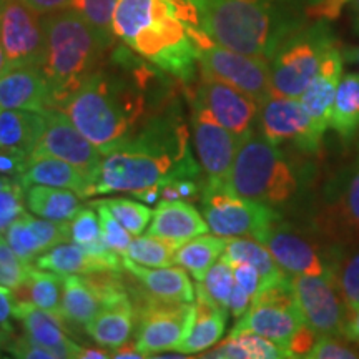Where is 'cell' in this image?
<instances>
[{
  "label": "cell",
  "instance_id": "cell-20",
  "mask_svg": "<svg viewBox=\"0 0 359 359\" xmlns=\"http://www.w3.org/2000/svg\"><path fill=\"white\" fill-rule=\"evenodd\" d=\"M341 79H343V57H341L339 48L334 45L323 60L316 77L299 97L303 109L323 133L330 128L331 110H333Z\"/></svg>",
  "mask_w": 359,
  "mask_h": 359
},
{
  "label": "cell",
  "instance_id": "cell-51",
  "mask_svg": "<svg viewBox=\"0 0 359 359\" xmlns=\"http://www.w3.org/2000/svg\"><path fill=\"white\" fill-rule=\"evenodd\" d=\"M251 303H253V296L245 288H241L238 283H235V288L231 291L230 304H228V311L235 318H241L251 308Z\"/></svg>",
  "mask_w": 359,
  "mask_h": 359
},
{
  "label": "cell",
  "instance_id": "cell-52",
  "mask_svg": "<svg viewBox=\"0 0 359 359\" xmlns=\"http://www.w3.org/2000/svg\"><path fill=\"white\" fill-rule=\"evenodd\" d=\"M15 308V293L7 286H0V327L11 330V318Z\"/></svg>",
  "mask_w": 359,
  "mask_h": 359
},
{
  "label": "cell",
  "instance_id": "cell-21",
  "mask_svg": "<svg viewBox=\"0 0 359 359\" xmlns=\"http://www.w3.org/2000/svg\"><path fill=\"white\" fill-rule=\"evenodd\" d=\"M13 318L22 321L25 334L42 346L57 353L58 359H79L82 346L74 343L64 330V320L55 314L45 311L29 302H17L13 308Z\"/></svg>",
  "mask_w": 359,
  "mask_h": 359
},
{
  "label": "cell",
  "instance_id": "cell-55",
  "mask_svg": "<svg viewBox=\"0 0 359 359\" xmlns=\"http://www.w3.org/2000/svg\"><path fill=\"white\" fill-rule=\"evenodd\" d=\"M111 358L114 359H142V358H145V354L138 351V348L135 346V341H133V344L125 343L123 346L111 349Z\"/></svg>",
  "mask_w": 359,
  "mask_h": 359
},
{
  "label": "cell",
  "instance_id": "cell-2",
  "mask_svg": "<svg viewBox=\"0 0 359 359\" xmlns=\"http://www.w3.org/2000/svg\"><path fill=\"white\" fill-rule=\"evenodd\" d=\"M200 161L190 150V132L170 105L140 132L103 160L93 175V193H137L200 177Z\"/></svg>",
  "mask_w": 359,
  "mask_h": 359
},
{
  "label": "cell",
  "instance_id": "cell-19",
  "mask_svg": "<svg viewBox=\"0 0 359 359\" xmlns=\"http://www.w3.org/2000/svg\"><path fill=\"white\" fill-rule=\"evenodd\" d=\"M195 293L190 323H188L185 336L175 349V351L185 353L187 356L205 353L218 344L224 333L228 318V313L210 298L201 281L195 285Z\"/></svg>",
  "mask_w": 359,
  "mask_h": 359
},
{
  "label": "cell",
  "instance_id": "cell-24",
  "mask_svg": "<svg viewBox=\"0 0 359 359\" xmlns=\"http://www.w3.org/2000/svg\"><path fill=\"white\" fill-rule=\"evenodd\" d=\"M20 182L24 183L25 190L32 185H48L75 191L80 198L95 195L88 173L53 156L29 158L25 172L20 175Z\"/></svg>",
  "mask_w": 359,
  "mask_h": 359
},
{
  "label": "cell",
  "instance_id": "cell-43",
  "mask_svg": "<svg viewBox=\"0 0 359 359\" xmlns=\"http://www.w3.org/2000/svg\"><path fill=\"white\" fill-rule=\"evenodd\" d=\"M231 338H235L248 353V359H283L293 358L291 353L281 344L275 341L264 338L257 333L250 331H241V333H230Z\"/></svg>",
  "mask_w": 359,
  "mask_h": 359
},
{
  "label": "cell",
  "instance_id": "cell-50",
  "mask_svg": "<svg viewBox=\"0 0 359 359\" xmlns=\"http://www.w3.org/2000/svg\"><path fill=\"white\" fill-rule=\"evenodd\" d=\"M349 0H314L308 8V15L313 19L334 20L338 19L341 8Z\"/></svg>",
  "mask_w": 359,
  "mask_h": 359
},
{
  "label": "cell",
  "instance_id": "cell-10",
  "mask_svg": "<svg viewBox=\"0 0 359 359\" xmlns=\"http://www.w3.org/2000/svg\"><path fill=\"white\" fill-rule=\"evenodd\" d=\"M291 286L304 325L318 336L344 338L349 308L331 278L293 275Z\"/></svg>",
  "mask_w": 359,
  "mask_h": 359
},
{
  "label": "cell",
  "instance_id": "cell-15",
  "mask_svg": "<svg viewBox=\"0 0 359 359\" xmlns=\"http://www.w3.org/2000/svg\"><path fill=\"white\" fill-rule=\"evenodd\" d=\"M191 100L205 107L224 128L241 140L253 133V125L259 116V105L233 85L200 72Z\"/></svg>",
  "mask_w": 359,
  "mask_h": 359
},
{
  "label": "cell",
  "instance_id": "cell-12",
  "mask_svg": "<svg viewBox=\"0 0 359 359\" xmlns=\"http://www.w3.org/2000/svg\"><path fill=\"white\" fill-rule=\"evenodd\" d=\"M191 311L193 303L165 302L151 296L137 311L138 331L135 346L145 354V358H154L156 353L175 351L185 336Z\"/></svg>",
  "mask_w": 359,
  "mask_h": 359
},
{
  "label": "cell",
  "instance_id": "cell-14",
  "mask_svg": "<svg viewBox=\"0 0 359 359\" xmlns=\"http://www.w3.org/2000/svg\"><path fill=\"white\" fill-rule=\"evenodd\" d=\"M259 127L269 142L293 143L304 154H318L323 133L303 109L299 98L273 95L259 107Z\"/></svg>",
  "mask_w": 359,
  "mask_h": 359
},
{
  "label": "cell",
  "instance_id": "cell-48",
  "mask_svg": "<svg viewBox=\"0 0 359 359\" xmlns=\"http://www.w3.org/2000/svg\"><path fill=\"white\" fill-rule=\"evenodd\" d=\"M233 268V275H235V281L241 288H245L251 296H255L262 290V275L258 273V269L251 266L248 263H230Z\"/></svg>",
  "mask_w": 359,
  "mask_h": 359
},
{
  "label": "cell",
  "instance_id": "cell-40",
  "mask_svg": "<svg viewBox=\"0 0 359 359\" xmlns=\"http://www.w3.org/2000/svg\"><path fill=\"white\" fill-rule=\"evenodd\" d=\"M32 266V263L17 257L6 236L0 235V286H7L13 291L19 290L29 278Z\"/></svg>",
  "mask_w": 359,
  "mask_h": 359
},
{
  "label": "cell",
  "instance_id": "cell-5",
  "mask_svg": "<svg viewBox=\"0 0 359 359\" xmlns=\"http://www.w3.org/2000/svg\"><path fill=\"white\" fill-rule=\"evenodd\" d=\"M45 58L40 69L50 87L52 109L60 110L103 64L109 45L74 8L42 15Z\"/></svg>",
  "mask_w": 359,
  "mask_h": 359
},
{
  "label": "cell",
  "instance_id": "cell-34",
  "mask_svg": "<svg viewBox=\"0 0 359 359\" xmlns=\"http://www.w3.org/2000/svg\"><path fill=\"white\" fill-rule=\"evenodd\" d=\"M178 248L180 245L175 243V241L147 233V235H138L133 238L123 257L150 268L173 266L175 255H177Z\"/></svg>",
  "mask_w": 359,
  "mask_h": 359
},
{
  "label": "cell",
  "instance_id": "cell-41",
  "mask_svg": "<svg viewBox=\"0 0 359 359\" xmlns=\"http://www.w3.org/2000/svg\"><path fill=\"white\" fill-rule=\"evenodd\" d=\"M90 205L97 210L98 218H100L103 243L110 246L111 250H115L116 253H120L123 257L125 251L128 250L130 243H132L133 235L115 218V215L110 212L109 206L103 205L100 200L92 201Z\"/></svg>",
  "mask_w": 359,
  "mask_h": 359
},
{
  "label": "cell",
  "instance_id": "cell-47",
  "mask_svg": "<svg viewBox=\"0 0 359 359\" xmlns=\"http://www.w3.org/2000/svg\"><path fill=\"white\" fill-rule=\"evenodd\" d=\"M7 351L12 353L13 358H22V359H58L57 353H53L52 349L42 346L30 338L29 334L22 336L8 343Z\"/></svg>",
  "mask_w": 359,
  "mask_h": 359
},
{
  "label": "cell",
  "instance_id": "cell-13",
  "mask_svg": "<svg viewBox=\"0 0 359 359\" xmlns=\"http://www.w3.org/2000/svg\"><path fill=\"white\" fill-rule=\"evenodd\" d=\"M0 39L12 67L39 65L45 58L42 15L24 0H0Z\"/></svg>",
  "mask_w": 359,
  "mask_h": 359
},
{
  "label": "cell",
  "instance_id": "cell-22",
  "mask_svg": "<svg viewBox=\"0 0 359 359\" xmlns=\"http://www.w3.org/2000/svg\"><path fill=\"white\" fill-rule=\"evenodd\" d=\"M208 231L203 215L187 200H160L148 228V235L165 238L180 246Z\"/></svg>",
  "mask_w": 359,
  "mask_h": 359
},
{
  "label": "cell",
  "instance_id": "cell-30",
  "mask_svg": "<svg viewBox=\"0 0 359 359\" xmlns=\"http://www.w3.org/2000/svg\"><path fill=\"white\" fill-rule=\"evenodd\" d=\"M228 238L218 235H200L180 246L175 264L185 268L196 281H203L208 269L223 257Z\"/></svg>",
  "mask_w": 359,
  "mask_h": 359
},
{
  "label": "cell",
  "instance_id": "cell-39",
  "mask_svg": "<svg viewBox=\"0 0 359 359\" xmlns=\"http://www.w3.org/2000/svg\"><path fill=\"white\" fill-rule=\"evenodd\" d=\"M203 283L206 293L210 294V298L218 304L219 308L228 311V304H230L231 291L235 288V275H233V268L228 262H224L223 258H219L217 263L206 273Z\"/></svg>",
  "mask_w": 359,
  "mask_h": 359
},
{
  "label": "cell",
  "instance_id": "cell-11",
  "mask_svg": "<svg viewBox=\"0 0 359 359\" xmlns=\"http://www.w3.org/2000/svg\"><path fill=\"white\" fill-rule=\"evenodd\" d=\"M191 142L206 183L228 185L241 138L224 128L205 107L191 100Z\"/></svg>",
  "mask_w": 359,
  "mask_h": 359
},
{
  "label": "cell",
  "instance_id": "cell-26",
  "mask_svg": "<svg viewBox=\"0 0 359 359\" xmlns=\"http://www.w3.org/2000/svg\"><path fill=\"white\" fill-rule=\"evenodd\" d=\"M47 127V116L32 110L0 109V148L32 154Z\"/></svg>",
  "mask_w": 359,
  "mask_h": 359
},
{
  "label": "cell",
  "instance_id": "cell-53",
  "mask_svg": "<svg viewBox=\"0 0 359 359\" xmlns=\"http://www.w3.org/2000/svg\"><path fill=\"white\" fill-rule=\"evenodd\" d=\"M24 2L39 15H47V13L70 8V0H24Z\"/></svg>",
  "mask_w": 359,
  "mask_h": 359
},
{
  "label": "cell",
  "instance_id": "cell-54",
  "mask_svg": "<svg viewBox=\"0 0 359 359\" xmlns=\"http://www.w3.org/2000/svg\"><path fill=\"white\" fill-rule=\"evenodd\" d=\"M344 338L359 344V306L349 311L346 326H344Z\"/></svg>",
  "mask_w": 359,
  "mask_h": 359
},
{
  "label": "cell",
  "instance_id": "cell-18",
  "mask_svg": "<svg viewBox=\"0 0 359 359\" xmlns=\"http://www.w3.org/2000/svg\"><path fill=\"white\" fill-rule=\"evenodd\" d=\"M0 109L6 110H52L48 80L39 65L12 67L0 75Z\"/></svg>",
  "mask_w": 359,
  "mask_h": 359
},
{
  "label": "cell",
  "instance_id": "cell-49",
  "mask_svg": "<svg viewBox=\"0 0 359 359\" xmlns=\"http://www.w3.org/2000/svg\"><path fill=\"white\" fill-rule=\"evenodd\" d=\"M27 163H29V155L8 150V148H0V175L4 177L20 178V175L25 172Z\"/></svg>",
  "mask_w": 359,
  "mask_h": 359
},
{
  "label": "cell",
  "instance_id": "cell-59",
  "mask_svg": "<svg viewBox=\"0 0 359 359\" xmlns=\"http://www.w3.org/2000/svg\"><path fill=\"white\" fill-rule=\"evenodd\" d=\"M354 6H356V8H358V12H359V0H354Z\"/></svg>",
  "mask_w": 359,
  "mask_h": 359
},
{
  "label": "cell",
  "instance_id": "cell-33",
  "mask_svg": "<svg viewBox=\"0 0 359 359\" xmlns=\"http://www.w3.org/2000/svg\"><path fill=\"white\" fill-rule=\"evenodd\" d=\"M338 218V226H344V235L359 236V161L346 173L331 205V219ZM330 222V219H327Z\"/></svg>",
  "mask_w": 359,
  "mask_h": 359
},
{
  "label": "cell",
  "instance_id": "cell-9",
  "mask_svg": "<svg viewBox=\"0 0 359 359\" xmlns=\"http://www.w3.org/2000/svg\"><path fill=\"white\" fill-rule=\"evenodd\" d=\"M191 35L198 47L200 72L241 90L259 107L273 97L269 60L219 45L198 25L191 27Z\"/></svg>",
  "mask_w": 359,
  "mask_h": 359
},
{
  "label": "cell",
  "instance_id": "cell-3",
  "mask_svg": "<svg viewBox=\"0 0 359 359\" xmlns=\"http://www.w3.org/2000/svg\"><path fill=\"white\" fill-rule=\"evenodd\" d=\"M195 25L198 19L188 0H118L114 13L116 40L185 85L200 75Z\"/></svg>",
  "mask_w": 359,
  "mask_h": 359
},
{
  "label": "cell",
  "instance_id": "cell-37",
  "mask_svg": "<svg viewBox=\"0 0 359 359\" xmlns=\"http://www.w3.org/2000/svg\"><path fill=\"white\" fill-rule=\"evenodd\" d=\"M25 213V187L20 178L0 175V235Z\"/></svg>",
  "mask_w": 359,
  "mask_h": 359
},
{
  "label": "cell",
  "instance_id": "cell-56",
  "mask_svg": "<svg viewBox=\"0 0 359 359\" xmlns=\"http://www.w3.org/2000/svg\"><path fill=\"white\" fill-rule=\"evenodd\" d=\"M133 196H137V198L142 200V203L145 205H155L156 201L161 198V187L145 188V190L133 193Z\"/></svg>",
  "mask_w": 359,
  "mask_h": 359
},
{
  "label": "cell",
  "instance_id": "cell-17",
  "mask_svg": "<svg viewBox=\"0 0 359 359\" xmlns=\"http://www.w3.org/2000/svg\"><path fill=\"white\" fill-rule=\"evenodd\" d=\"M262 243L271 251L278 264L288 275H318L334 281L339 257L323 255L303 233L281 222L275 223Z\"/></svg>",
  "mask_w": 359,
  "mask_h": 359
},
{
  "label": "cell",
  "instance_id": "cell-45",
  "mask_svg": "<svg viewBox=\"0 0 359 359\" xmlns=\"http://www.w3.org/2000/svg\"><path fill=\"white\" fill-rule=\"evenodd\" d=\"M70 238L77 245H90L102 240V226L98 213L90 208H82L70 219Z\"/></svg>",
  "mask_w": 359,
  "mask_h": 359
},
{
  "label": "cell",
  "instance_id": "cell-36",
  "mask_svg": "<svg viewBox=\"0 0 359 359\" xmlns=\"http://www.w3.org/2000/svg\"><path fill=\"white\" fill-rule=\"evenodd\" d=\"M4 236H6L8 246L15 251L17 257L24 259V262L32 263L43 253L37 233H35L29 218H27V213L20 215V217L7 228Z\"/></svg>",
  "mask_w": 359,
  "mask_h": 359
},
{
  "label": "cell",
  "instance_id": "cell-60",
  "mask_svg": "<svg viewBox=\"0 0 359 359\" xmlns=\"http://www.w3.org/2000/svg\"><path fill=\"white\" fill-rule=\"evenodd\" d=\"M4 358V354H0V359H2Z\"/></svg>",
  "mask_w": 359,
  "mask_h": 359
},
{
  "label": "cell",
  "instance_id": "cell-27",
  "mask_svg": "<svg viewBox=\"0 0 359 359\" xmlns=\"http://www.w3.org/2000/svg\"><path fill=\"white\" fill-rule=\"evenodd\" d=\"M35 266L45 269V271L55 273L58 276L114 271L105 262L93 257L82 245L74 243V241L57 245L47 250L35 259Z\"/></svg>",
  "mask_w": 359,
  "mask_h": 359
},
{
  "label": "cell",
  "instance_id": "cell-16",
  "mask_svg": "<svg viewBox=\"0 0 359 359\" xmlns=\"http://www.w3.org/2000/svg\"><path fill=\"white\" fill-rule=\"evenodd\" d=\"M45 116L47 127L29 158L53 156L83 170L90 178H93L103 160L102 151L72 123L62 110L52 109L45 111Z\"/></svg>",
  "mask_w": 359,
  "mask_h": 359
},
{
  "label": "cell",
  "instance_id": "cell-44",
  "mask_svg": "<svg viewBox=\"0 0 359 359\" xmlns=\"http://www.w3.org/2000/svg\"><path fill=\"white\" fill-rule=\"evenodd\" d=\"M27 218H29L30 224H32L35 233H37L43 253L53 248V246L72 241L70 222H55V219L40 218L37 215L34 217V213H27Z\"/></svg>",
  "mask_w": 359,
  "mask_h": 359
},
{
  "label": "cell",
  "instance_id": "cell-23",
  "mask_svg": "<svg viewBox=\"0 0 359 359\" xmlns=\"http://www.w3.org/2000/svg\"><path fill=\"white\" fill-rule=\"evenodd\" d=\"M123 268L142 283L148 293L158 299L177 303L195 302V286L188 276V271L182 266L150 268L132 262L123 257Z\"/></svg>",
  "mask_w": 359,
  "mask_h": 359
},
{
  "label": "cell",
  "instance_id": "cell-57",
  "mask_svg": "<svg viewBox=\"0 0 359 359\" xmlns=\"http://www.w3.org/2000/svg\"><path fill=\"white\" fill-rule=\"evenodd\" d=\"M110 358H111V349L100 346V348H83L79 359H110Z\"/></svg>",
  "mask_w": 359,
  "mask_h": 359
},
{
  "label": "cell",
  "instance_id": "cell-35",
  "mask_svg": "<svg viewBox=\"0 0 359 359\" xmlns=\"http://www.w3.org/2000/svg\"><path fill=\"white\" fill-rule=\"evenodd\" d=\"M118 0H70V8L79 12L95 29L103 42L114 47V13Z\"/></svg>",
  "mask_w": 359,
  "mask_h": 359
},
{
  "label": "cell",
  "instance_id": "cell-8",
  "mask_svg": "<svg viewBox=\"0 0 359 359\" xmlns=\"http://www.w3.org/2000/svg\"><path fill=\"white\" fill-rule=\"evenodd\" d=\"M201 213L210 231L224 238L248 236L263 241L281 219L273 206L238 195L228 185L206 183L201 191Z\"/></svg>",
  "mask_w": 359,
  "mask_h": 359
},
{
  "label": "cell",
  "instance_id": "cell-32",
  "mask_svg": "<svg viewBox=\"0 0 359 359\" xmlns=\"http://www.w3.org/2000/svg\"><path fill=\"white\" fill-rule=\"evenodd\" d=\"M330 127L346 140L359 128V74H348L341 79Z\"/></svg>",
  "mask_w": 359,
  "mask_h": 359
},
{
  "label": "cell",
  "instance_id": "cell-42",
  "mask_svg": "<svg viewBox=\"0 0 359 359\" xmlns=\"http://www.w3.org/2000/svg\"><path fill=\"white\" fill-rule=\"evenodd\" d=\"M334 283L338 286L349 311L359 306V250L349 257L339 259L336 268Z\"/></svg>",
  "mask_w": 359,
  "mask_h": 359
},
{
  "label": "cell",
  "instance_id": "cell-31",
  "mask_svg": "<svg viewBox=\"0 0 359 359\" xmlns=\"http://www.w3.org/2000/svg\"><path fill=\"white\" fill-rule=\"evenodd\" d=\"M62 290H64V276L45 271L34 264L27 281L13 293H22L15 294L17 302H29L64 320L62 316Z\"/></svg>",
  "mask_w": 359,
  "mask_h": 359
},
{
  "label": "cell",
  "instance_id": "cell-46",
  "mask_svg": "<svg viewBox=\"0 0 359 359\" xmlns=\"http://www.w3.org/2000/svg\"><path fill=\"white\" fill-rule=\"evenodd\" d=\"M306 359H356L359 358V351L343 341L339 336H320L313 348L309 349Z\"/></svg>",
  "mask_w": 359,
  "mask_h": 359
},
{
  "label": "cell",
  "instance_id": "cell-4",
  "mask_svg": "<svg viewBox=\"0 0 359 359\" xmlns=\"http://www.w3.org/2000/svg\"><path fill=\"white\" fill-rule=\"evenodd\" d=\"M210 39L231 50L269 60L276 47L304 24L303 0H188Z\"/></svg>",
  "mask_w": 359,
  "mask_h": 359
},
{
  "label": "cell",
  "instance_id": "cell-29",
  "mask_svg": "<svg viewBox=\"0 0 359 359\" xmlns=\"http://www.w3.org/2000/svg\"><path fill=\"white\" fill-rule=\"evenodd\" d=\"M25 206L40 218L70 222L83 208L80 196L67 188L32 185L25 190Z\"/></svg>",
  "mask_w": 359,
  "mask_h": 359
},
{
  "label": "cell",
  "instance_id": "cell-28",
  "mask_svg": "<svg viewBox=\"0 0 359 359\" xmlns=\"http://www.w3.org/2000/svg\"><path fill=\"white\" fill-rule=\"evenodd\" d=\"M222 258L228 263L241 262L257 268L259 275H262V290L288 278V273L278 264L271 251L255 238H228L226 248H224Z\"/></svg>",
  "mask_w": 359,
  "mask_h": 359
},
{
  "label": "cell",
  "instance_id": "cell-38",
  "mask_svg": "<svg viewBox=\"0 0 359 359\" xmlns=\"http://www.w3.org/2000/svg\"><path fill=\"white\" fill-rule=\"evenodd\" d=\"M103 205L110 208V212L115 215V218L123 224L133 236L142 235L148 226V223L154 218V210L150 205L138 203V201L127 198H109L100 200Z\"/></svg>",
  "mask_w": 359,
  "mask_h": 359
},
{
  "label": "cell",
  "instance_id": "cell-6",
  "mask_svg": "<svg viewBox=\"0 0 359 359\" xmlns=\"http://www.w3.org/2000/svg\"><path fill=\"white\" fill-rule=\"evenodd\" d=\"M228 187L245 198L273 208L290 203L299 188L298 177L278 145L255 132L238 148Z\"/></svg>",
  "mask_w": 359,
  "mask_h": 359
},
{
  "label": "cell",
  "instance_id": "cell-58",
  "mask_svg": "<svg viewBox=\"0 0 359 359\" xmlns=\"http://www.w3.org/2000/svg\"><path fill=\"white\" fill-rule=\"evenodd\" d=\"M11 69V64H8V58L6 53V48H4L2 39H0V75H4L6 72Z\"/></svg>",
  "mask_w": 359,
  "mask_h": 359
},
{
  "label": "cell",
  "instance_id": "cell-25",
  "mask_svg": "<svg viewBox=\"0 0 359 359\" xmlns=\"http://www.w3.org/2000/svg\"><path fill=\"white\" fill-rule=\"evenodd\" d=\"M135 311L128 294L114 299L102 308L93 320L85 325L87 334L107 349H116L128 343L135 326Z\"/></svg>",
  "mask_w": 359,
  "mask_h": 359
},
{
  "label": "cell",
  "instance_id": "cell-7",
  "mask_svg": "<svg viewBox=\"0 0 359 359\" xmlns=\"http://www.w3.org/2000/svg\"><path fill=\"white\" fill-rule=\"evenodd\" d=\"M327 20L316 19L291 32L269 58L273 95L299 98L321 69L327 52L334 47Z\"/></svg>",
  "mask_w": 359,
  "mask_h": 359
},
{
  "label": "cell",
  "instance_id": "cell-1",
  "mask_svg": "<svg viewBox=\"0 0 359 359\" xmlns=\"http://www.w3.org/2000/svg\"><path fill=\"white\" fill-rule=\"evenodd\" d=\"M155 74L151 64L132 62L130 53L120 48L110 64L98 67L60 110L107 155L168 107L167 100H154L161 90Z\"/></svg>",
  "mask_w": 359,
  "mask_h": 359
}]
</instances>
